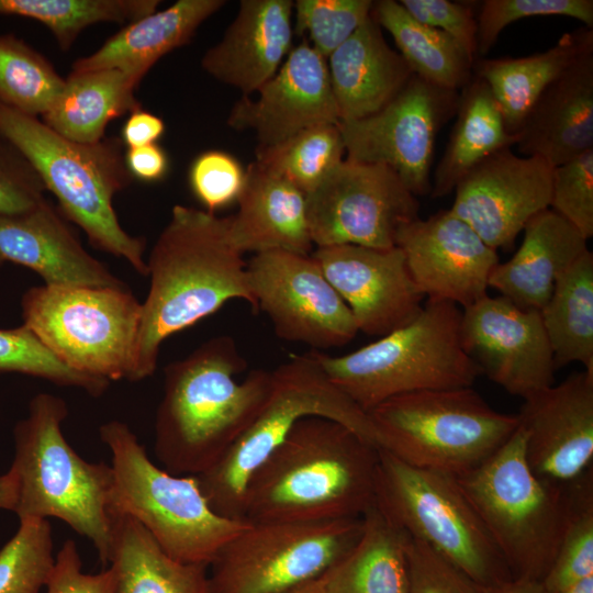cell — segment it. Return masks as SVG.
Instances as JSON below:
<instances>
[{
	"mask_svg": "<svg viewBox=\"0 0 593 593\" xmlns=\"http://www.w3.org/2000/svg\"><path fill=\"white\" fill-rule=\"evenodd\" d=\"M230 216L177 204L146 260L149 289L142 303L133 382L155 372L161 344L231 300L257 312L246 262L228 235Z\"/></svg>",
	"mask_w": 593,
	"mask_h": 593,
	"instance_id": "cell-1",
	"label": "cell"
},
{
	"mask_svg": "<svg viewBox=\"0 0 593 593\" xmlns=\"http://www.w3.org/2000/svg\"><path fill=\"white\" fill-rule=\"evenodd\" d=\"M247 367L236 340L212 337L164 369L163 396L154 423V450L163 469L198 475L211 468L256 417L271 371Z\"/></svg>",
	"mask_w": 593,
	"mask_h": 593,
	"instance_id": "cell-2",
	"label": "cell"
},
{
	"mask_svg": "<svg viewBox=\"0 0 593 593\" xmlns=\"http://www.w3.org/2000/svg\"><path fill=\"white\" fill-rule=\"evenodd\" d=\"M379 448L322 416L300 419L247 482L243 519L361 517L374 504Z\"/></svg>",
	"mask_w": 593,
	"mask_h": 593,
	"instance_id": "cell-3",
	"label": "cell"
},
{
	"mask_svg": "<svg viewBox=\"0 0 593 593\" xmlns=\"http://www.w3.org/2000/svg\"><path fill=\"white\" fill-rule=\"evenodd\" d=\"M67 416L63 398L42 392L31 399L26 416L15 424L8 470L16 483L13 512L20 521L60 519L93 545L105 567L114 541L112 468L87 461L69 445L61 430Z\"/></svg>",
	"mask_w": 593,
	"mask_h": 593,
	"instance_id": "cell-4",
	"label": "cell"
},
{
	"mask_svg": "<svg viewBox=\"0 0 593 593\" xmlns=\"http://www.w3.org/2000/svg\"><path fill=\"white\" fill-rule=\"evenodd\" d=\"M0 134L31 163L66 220L78 225L94 248L126 260L147 277L145 239L120 224L113 198L133 180L122 141L81 144L54 132L42 120L0 103Z\"/></svg>",
	"mask_w": 593,
	"mask_h": 593,
	"instance_id": "cell-5",
	"label": "cell"
},
{
	"mask_svg": "<svg viewBox=\"0 0 593 593\" xmlns=\"http://www.w3.org/2000/svg\"><path fill=\"white\" fill-rule=\"evenodd\" d=\"M462 310L427 299L404 326L342 356L314 350L327 378L363 412L401 394L470 388L480 373L461 344Z\"/></svg>",
	"mask_w": 593,
	"mask_h": 593,
	"instance_id": "cell-6",
	"label": "cell"
},
{
	"mask_svg": "<svg viewBox=\"0 0 593 593\" xmlns=\"http://www.w3.org/2000/svg\"><path fill=\"white\" fill-rule=\"evenodd\" d=\"M99 436L111 452V513L136 521L172 559L209 567L247 525L215 513L194 475H176L154 463L126 423L109 421Z\"/></svg>",
	"mask_w": 593,
	"mask_h": 593,
	"instance_id": "cell-7",
	"label": "cell"
},
{
	"mask_svg": "<svg viewBox=\"0 0 593 593\" xmlns=\"http://www.w3.org/2000/svg\"><path fill=\"white\" fill-rule=\"evenodd\" d=\"M306 416L338 422L379 448L368 414L327 378L314 350L293 355L271 371L268 395L246 430L211 468L194 475L215 513L243 519L249 478Z\"/></svg>",
	"mask_w": 593,
	"mask_h": 593,
	"instance_id": "cell-8",
	"label": "cell"
},
{
	"mask_svg": "<svg viewBox=\"0 0 593 593\" xmlns=\"http://www.w3.org/2000/svg\"><path fill=\"white\" fill-rule=\"evenodd\" d=\"M513 579L541 581L557 553L568 513L567 484L538 477L518 425L475 470L456 478Z\"/></svg>",
	"mask_w": 593,
	"mask_h": 593,
	"instance_id": "cell-9",
	"label": "cell"
},
{
	"mask_svg": "<svg viewBox=\"0 0 593 593\" xmlns=\"http://www.w3.org/2000/svg\"><path fill=\"white\" fill-rule=\"evenodd\" d=\"M379 448L419 469L459 478L493 456L518 427L470 388L393 396L368 413Z\"/></svg>",
	"mask_w": 593,
	"mask_h": 593,
	"instance_id": "cell-10",
	"label": "cell"
},
{
	"mask_svg": "<svg viewBox=\"0 0 593 593\" xmlns=\"http://www.w3.org/2000/svg\"><path fill=\"white\" fill-rule=\"evenodd\" d=\"M23 325L70 369L133 382L142 303L128 287L29 288Z\"/></svg>",
	"mask_w": 593,
	"mask_h": 593,
	"instance_id": "cell-11",
	"label": "cell"
},
{
	"mask_svg": "<svg viewBox=\"0 0 593 593\" xmlns=\"http://www.w3.org/2000/svg\"><path fill=\"white\" fill-rule=\"evenodd\" d=\"M374 505L481 588L513 579L456 478L412 467L379 448Z\"/></svg>",
	"mask_w": 593,
	"mask_h": 593,
	"instance_id": "cell-12",
	"label": "cell"
},
{
	"mask_svg": "<svg viewBox=\"0 0 593 593\" xmlns=\"http://www.w3.org/2000/svg\"><path fill=\"white\" fill-rule=\"evenodd\" d=\"M361 530L362 517L248 522L209 564V593L291 591L326 573Z\"/></svg>",
	"mask_w": 593,
	"mask_h": 593,
	"instance_id": "cell-13",
	"label": "cell"
},
{
	"mask_svg": "<svg viewBox=\"0 0 593 593\" xmlns=\"http://www.w3.org/2000/svg\"><path fill=\"white\" fill-rule=\"evenodd\" d=\"M306 195L313 245L395 246L399 230L419 217V202L382 164L345 158Z\"/></svg>",
	"mask_w": 593,
	"mask_h": 593,
	"instance_id": "cell-14",
	"label": "cell"
},
{
	"mask_svg": "<svg viewBox=\"0 0 593 593\" xmlns=\"http://www.w3.org/2000/svg\"><path fill=\"white\" fill-rule=\"evenodd\" d=\"M459 92L413 75L377 113L338 123L346 158L385 165L415 197L429 194L435 141L455 116Z\"/></svg>",
	"mask_w": 593,
	"mask_h": 593,
	"instance_id": "cell-15",
	"label": "cell"
},
{
	"mask_svg": "<svg viewBox=\"0 0 593 593\" xmlns=\"http://www.w3.org/2000/svg\"><path fill=\"white\" fill-rule=\"evenodd\" d=\"M256 301L278 337L313 350L351 342L358 327L351 311L312 255L287 250L254 254L246 262Z\"/></svg>",
	"mask_w": 593,
	"mask_h": 593,
	"instance_id": "cell-16",
	"label": "cell"
},
{
	"mask_svg": "<svg viewBox=\"0 0 593 593\" xmlns=\"http://www.w3.org/2000/svg\"><path fill=\"white\" fill-rule=\"evenodd\" d=\"M461 344L480 373L523 400L555 383L556 365L539 311L502 295L462 309Z\"/></svg>",
	"mask_w": 593,
	"mask_h": 593,
	"instance_id": "cell-17",
	"label": "cell"
},
{
	"mask_svg": "<svg viewBox=\"0 0 593 593\" xmlns=\"http://www.w3.org/2000/svg\"><path fill=\"white\" fill-rule=\"evenodd\" d=\"M553 167L539 156L501 149L455 188L449 209L493 249H508L526 223L549 208Z\"/></svg>",
	"mask_w": 593,
	"mask_h": 593,
	"instance_id": "cell-18",
	"label": "cell"
},
{
	"mask_svg": "<svg viewBox=\"0 0 593 593\" xmlns=\"http://www.w3.org/2000/svg\"><path fill=\"white\" fill-rule=\"evenodd\" d=\"M418 291L462 309L488 294L497 250L450 210L403 225L395 238Z\"/></svg>",
	"mask_w": 593,
	"mask_h": 593,
	"instance_id": "cell-19",
	"label": "cell"
},
{
	"mask_svg": "<svg viewBox=\"0 0 593 593\" xmlns=\"http://www.w3.org/2000/svg\"><path fill=\"white\" fill-rule=\"evenodd\" d=\"M312 256L348 305L359 332L384 336L411 322L423 307L425 296L396 246L331 245L316 247Z\"/></svg>",
	"mask_w": 593,
	"mask_h": 593,
	"instance_id": "cell-20",
	"label": "cell"
},
{
	"mask_svg": "<svg viewBox=\"0 0 593 593\" xmlns=\"http://www.w3.org/2000/svg\"><path fill=\"white\" fill-rule=\"evenodd\" d=\"M525 457L541 479L568 484L592 469L593 373H571L527 398L517 414Z\"/></svg>",
	"mask_w": 593,
	"mask_h": 593,
	"instance_id": "cell-21",
	"label": "cell"
},
{
	"mask_svg": "<svg viewBox=\"0 0 593 593\" xmlns=\"http://www.w3.org/2000/svg\"><path fill=\"white\" fill-rule=\"evenodd\" d=\"M338 123L327 60L307 41L292 47L255 99L242 96L227 116L230 127L255 133L257 148L279 144L303 130Z\"/></svg>",
	"mask_w": 593,
	"mask_h": 593,
	"instance_id": "cell-22",
	"label": "cell"
},
{
	"mask_svg": "<svg viewBox=\"0 0 593 593\" xmlns=\"http://www.w3.org/2000/svg\"><path fill=\"white\" fill-rule=\"evenodd\" d=\"M12 262L35 271L51 287H122L91 256L49 200L33 210L0 214V267Z\"/></svg>",
	"mask_w": 593,
	"mask_h": 593,
	"instance_id": "cell-23",
	"label": "cell"
},
{
	"mask_svg": "<svg viewBox=\"0 0 593 593\" xmlns=\"http://www.w3.org/2000/svg\"><path fill=\"white\" fill-rule=\"evenodd\" d=\"M291 0H242L223 37L201 67L216 80L250 96L272 78L292 49Z\"/></svg>",
	"mask_w": 593,
	"mask_h": 593,
	"instance_id": "cell-24",
	"label": "cell"
},
{
	"mask_svg": "<svg viewBox=\"0 0 593 593\" xmlns=\"http://www.w3.org/2000/svg\"><path fill=\"white\" fill-rule=\"evenodd\" d=\"M516 145L524 156H539L552 167L593 149V47L541 92Z\"/></svg>",
	"mask_w": 593,
	"mask_h": 593,
	"instance_id": "cell-25",
	"label": "cell"
},
{
	"mask_svg": "<svg viewBox=\"0 0 593 593\" xmlns=\"http://www.w3.org/2000/svg\"><path fill=\"white\" fill-rule=\"evenodd\" d=\"M228 235L240 254L287 250L310 255L313 242L306 195L293 183L255 160L246 169Z\"/></svg>",
	"mask_w": 593,
	"mask_h": 593,
	"instance_id": "cell-26",
	"label": "cell"
},
{
	"mask_svg": "<svg viewBox=\"0 0 593 593\" xmlns=\"http://www.w3.org/2000/svg\"><path fill=\"white\" fill-rule=\"evenodd\" d=\"M327 69L339 122L377 113L413 76L371 14L327 58Z\"/></svg>",
	"mask_w": 593,
	"mask_h": 593,
	"instance_id": "cell-27",
	"label": "cell"
},
{
	"mask_svg": "<svg viewBox=\"0 0 593 593\" xmlns=\"http://www.w3.org/2000/svg\"><path fill=\"white\" fill-rule=\"evenodd\" d=\"M522 232L518 249L494 267L489 288L522 309L539 311L558 277L589 249L588 239L549 208L534 215Z\"/></svg>",
	"mask_w": 593,
	"mask_h": 593,
	"instance_id": "cell-28",
	"label": "cell"
},
{
	"mask_svg": "<svg viewBox=\"0 0 593 593\" xmlns=\"http://www.w3.org/2000/svg\"><path fill=\"white\" fill-rule=\"evenodd\" d=\"M224 0H178L126 24L94 53L78 58L71 72L118 69L141 80L166 54L188 44Z\"/></svg>",
	"mask_w": 593,
	"mask_h": 593,
	"instance_id": "cell-29",
	"label": "cell"
},
{
	"mask_svg": "<svg viewBox=\"0 0 593 593\" xmlns=\"http://www.w3.org/2000/svg\"><path fill=\"white\" fill-rule=\"evenodd\" d=\"M593 47V30L563 34L542 53L525 57L478 58L473 75L490 88L507 131L517 133L541 92L580 55Z\"/></svg>",
	"mask_w": 593,
	"mask_h": 593,
	"instance_id": "cell-30",
	"label": "cell"
},
{
	"mask_svg": "<svg viewBox=\"0 0 593 593\" xmlns=\"http://www.w3.org/2000/svg\"><path fill=\"white\" fill-rule=\"evenodd\" d=\"M455 115L449 141L432 177L433 199L451 193L481 161L517 143V136L507 131L489 86L474 75L459 92Z\"/></svg>",
	"mask_w": 593,
	"mask_h": 593,
	"instance_id": "cell-31",
	"label": "cell"
},
{
	"mask_svg": "<svg viewBox=\"0 0 593 593\" xmlns=\"http://www.w3.org/2000/svg\"><path fill=\"white\" fill-rule=\"evenodd\" d=\"M139 82V78L118 69L70 72L42 121L70 141L98 143L112 120L141 108L135 98Z\"/></svg>",
	"mask_w": 593,
	"mask_h": 593,
	"instance_id": "cell-32",
	"label": "cell"
},
{
	"mask_svg": "<svg viewBox=\"0 0 593 593\" xmlns=\"http://www.w3.org/2000/svg\"><path fill=\"white\" fill-rule=\"evenodd\" d=\"M354 547L323 574L324 593H409L407 535L373 504Z\"/></svg>",
	"mask_w": 593,
	"mask_h": 593,
	"instance_id": "cell-33",
	"label": "cell"
},
{
	"mask_svg": "<svg viewBox=\"0 0 593 593\" xmlns=\"http://www.w3.org/2000/svg\"><path fill=\"white\" fill-rule=\"evenodd\" d=\"M114 516L116 593H209L208 566L172 559L136 521Z\"/></svg>",
	"mask_w": 593,
	"mask_h": 593,
	"instance_id": "cell-34",
	"label": "cell"
},
{
	"mask_svg": "<svg viewBox=\"0 0 593 593\" xmlns=\"http://www.w3.org/2000/svg\"><path fill=\"white\" fill-rule=\"evenodd\" d=\"M371 15L387 30L413 75L460 91L473 77V61L448 34L416 21L399 1H373Z\"/></svg>",
	"mask_w": 593,
	"mask_h": 593,
	"instance_id": "cell-35",
	"label": "cell"
},
{
	"mask_svg": "<svg viewBox=\"0 0 593 593\" xmlns=\"http://www.w3.org/2000/svg\"><path fill=\"white\" fill-rule=\"evenodd\" d=\"M556 368L580 362L593 373V254L584 251L539 310Z\"/></svg>",
	"mask_w": 593,
	"mask_h": 593,
	"instance_id": "cell-36",
	"label": "cell"
},
{
	"mask_svg": "<svg viewBox=\"0 0 593 593\" xmlns=\"http://www.w3.org/2000/svg\"><path fill=\"white\" fill-rule=\"evenodd\" d=\"M159 0H0V15L35 20L67 52L78 35L97 23L128 24L155 12Z\"/></svg>",
	"mask_w": 593,
	"mask_h": 593,
	"instance_id": "cell-37",
	"label": "cell"
},
{
	"mask_svg": "<svg viewBox=\"0 0 593 593\" xmlns=\"http://www.w3.org/2000/svg\"><path fill=\"white\" fill-rule=\"evenodd\" d=\"M65 79L22 38L0 35V103L26 115L43 116L57 100Z\"/></svg>",
	"mask_w": 593,
	"mask_h": 593,
	"instance_id": "cell-38",
	"label": "cell"
},
{
	"mask_svg": "<svg viewBox=\"0 0 593 593\" xmlns=\"http://www.w3.org/2000/svg\"><path fill=\"white\" fill-rule=\"evenodd\" d=\"M345 154L338 124H328L303 130L273 146L257 148L256 161L307 194L345 159Z\"/></svg>",
	"mask_w": 593,
	"mask_h": 593,
	"instance_id": "cell-39",
	"label": "cell"
},
{
	"mask_svg": "<svg viewBox=\"0 0 593 593\" xmlns=\"http://www.w3.org/2000/svg\"><path fill=\"white\" fill-rule=\"evenodd\" d=\"M568 513L555 559L541 583L548 593H561L593 575L592 469L567 484Z\"/></svg>",
	"mask_w": 593,
	"mask_h": 593,
	"instance_id": "cell-40",
	"label": "cell"
},
{
	"mask_svg": "<svg viewBox=\"0 0 593 593\" xmlns=\"http://www.w3.org/2000/svg\"><path fill=\"white\" fill-rule=\"evenodd\" d=\"M48 519H23L0 549V593H40L55 563Z\"/></svg>",
	"mask_w": 593,
	"mask_h": 593,
	"instance_id": "cell-41",
	"label": "cell"
},
{
	"mask_svg": "<svg viewBox=\"0 0 593 593\" xmlns=\"http://www.w3.org/2000/svg\"><path fill=\"white\" fill-rule=\"evenodd\" d=\"M14 372L102 395L110 383L70 369L55 357L26 326L0 328V373Z\"/></svg>",
	"mask_w": 593,
	"mask_h": 593,
	"instance_id": "cell-42",
	"label": "cell"
},
{
	"mask_svg": "<svg viewBox=\"0 0 593 593\" xmlns=\"http://www.w3.org/2000/svg\"><path fill=\"white\" fill-rule=\"evenodd\" d=\"M371 0H296L294 31L327 58L370 16Z\"/></svg>",
	"mask_w": 593,
	"mask_h": 593,
	"instance_id": "cell-43",
	"label": "cell"
},
{
	"mask_svg": "<svg viewBox=\"0 0 593 593\" xmlns=\"http://www.w3.org/2000/svg\"><path fill=\"white\" fill-rule=\"evenodd\" d=\"M568 16L593 30L592 0H484L477 14L478 57L484 58L510 24L532 16Z\"/></svg>",
	"mask_w": 593,
	"mask_h": 593,
	"instance_id": "cell-44",
	"label": "cell"
},
{
	"mask_svg": "<svg viewBox=\"0 0 593 593\" xmlns=\"http://www.w3.org/2000/svg\"><path fill=\"white\" fill-rule=\"evenodd\" d=\"M549 209L593 236V149L553 167Z\"/></svg>",
	"mask_w": 593,
	"mask_h": 593,
	"instance_id": "cell-45",
	"label": "cell"
},
{
	"mask_svg": "<svg viewBox=\"0 0 593 593\" xmlns=\"http://www.w3.org/2000/svg\"><path fill=\"white\" fill-rule=\"evenodd\" d=\"M246 169L228 153L206 150L194 158L189 169L192 193L206 211L215 213L237 201L245 183Z\"/></svg>",
	"mask_w": 593,
	"mask_h": 593,
	"instance_id": "cell-46",
	"label": "cell"
},
{
	"mask_svg": "<svg viewBox=\"0 0 593 593\" xmlns=\"http://www.w3.org/2000/svg\"><path fill=\"white\" fill-rule=\"evenodd\" d=\"M409 593H482V588L426 544L407 535Z\"/></svg>",
	"mask_w": 593,
	"mask_h": 593,
	"instance_id": "cell-47",
	"label": "cell"
},
{
	"mask_svg": "<svg viewBox=\"0 0 593 593\" xmlns=\"http://www.w3.org/2000/svg\"><path fill=\"white\" fill-rule=\"evenodd\" d=\"M45 191L31 163L0 134V214L35 209L46 200Z\"/></svg>",
	"mask_w": 593,
	"mask_h": 593,
	"instance_id": "cell-48",
	"label": "cell"
},
{
	"mask_svg": "<svg viewBox=\"0 0 593 593\" xmlns=\"http://www.w3.org/2000/svg\"><path fill=\"white\" fill-rule=\"evenodd\" d=\"M419 23L452 37L474 63L478 59V23L471 4L450 0H401Z\"/></svg>",
	"mask_w": 593,
	"mask_h": 593,
	"instance_id": "cell-49",
	"label": "cell"
},
{
	"mask_svg": "<svg viewBox=\"0 0 593 593\" xmlns=\"http://www.w3.org/2000/svg\"><path fill=\"white\" fill-rule=\"evenodd\" d=\"M46 593H116V578L112 566L86 573L78 547L67 539L55 556V563L46 583Z\"/></svg>",
	"mask_w": 593,
	"mask_h": 593,
	"instance_id": "cell-50",
	"label": "cell"
},
{
	"mask_svg": "<svg viewBox=\"0 0 593 593\" xmlns=\"http://www.w3.org/2000/svg\"><path fill=\"white\" fill-rule=\"evenodd\" d=\"M124 161L132 178L144 182L160 181L169 169L168 156L157 143L128 148Z\"/></svg>",
	"mask_w": 593,
	"mask_h": 593,
	"instance_id": "cell-51",
	"label": "cell"
},
{
	"mask_svg": "<svg viewBox=\"0 0 593 593\" xmlns=\"http://www.w3.org/2000/svg\"><path fill=\"white\" fill-rule=\"evenodd\" d=\"M165 132L164 121L138 108L132 111L121 131L122 144L128 148L154 144Z\"/></svg>",
	"mask_w": 593,
	"mask_h": 593,
	"instance_id": "cell-52",
	"label": "cell"
},
{
	"mask_svg": "<svg viewBox=\"0 0 593 593\" xmlns=\"http://www.w3.org/2000/svg\"><path fill=\"white\" fill-rule=\"evenodd\" d=\"M482 593H548L541 581L517 578L497 585L482 588Z\"/></svg>",
	"mask_w": 593,
	"mask_h": 593,
	"instance_id": "cell-53",
	"label": "cell"
},
{
	"mask_svg": "<svg viewBox=\"0 0 593 593\" xmlns=\"http://www.w3.org/2000/svg\"><path fill=\"white\" fill-rule=\"evenodd\" d=\"M16 483L10 471L0 474V510L13 512L16 505Z\"/></svg>",
	"mask_w": 593,
	"mask_h": 593,
	"instance_id": "cell-54",
	"label": "cell"
},
{
	"mask_svg": "<svg viewBox=\"0 0 593 593\" xmlns=\"http://www.w3.org/2000/svg\"><path fill=\"white\" fill-rule=\"evenodd\" d=\"M322 577L286 593H324Z\"/></svg>",
	"mask_w": 593,
	"mask_h": 593,
	"instance_id": "cell-55",
	"label": "cell"
},
{
	"mask_svg": "<svg viewBox=\"0 0 593 593\" xmlns=\"http://www.w3.org/2000/svg\"><path fill=\"white\" fill-rule=\"evenodd\" d=\"M561 593H593V575L573 584Z\"/></svg>",
	"mask_w": 593,
	"mask_h": 593,
	"instance_id": "cell-56",
	"label": "cell"
}]
</instances>
